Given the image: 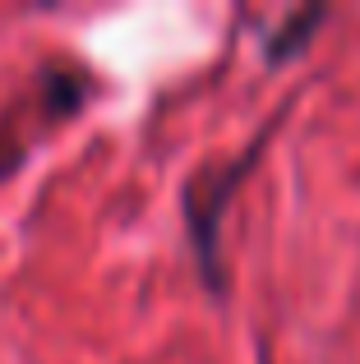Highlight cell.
Masks as SVG:
<instances>
[{
	"mask_svg": "<svg viewBox=\"0 0 360 364\" xmlns=\"http://www.w3.org/2000/svg\"><path fill=\"white\" fill-rule=\"evenodd\" d=\"M272 124L259 129V139L245 143L235 157L198 166L194 176L185 180V194H180V208H185V235H189V249H194V263H198V272H203V286L217 291V295L226 291V267H222V217H226V203L235 198L240 180L254 171V161L263 157V143H268Z\"/></svg>",
	"mask_w": 360,
	"mask_h": 364,
	"instance_id": "6da1fadb",
	"label": "cell"
},
{
	"mask_svg": "<svg viewBox=\"0 0 360 364\" xmlns=\"http://www.w3.org/2000/svg\"><path fill=\"white\" fill-rule=\"evenodd\" d=\"M324 18H328L324 5H300V9H291V14L268 33V42H263V60H268V65L296 60V55L314 42V33H319V23H324Z\"/></svg>",
	"mask_w": 360,
	"mask_h": 364,
	"instance_id": "7a4b0ae2",
	"label": "cell"
},
{
	"mask_svg": "<svg viewBox=\"0 0 360 364\" xmlns=\"http://www.w3.org/2000/svg\"><path fill=\"white\" fill-rule=\"evenodd\" d=\"M42 88H46V107H51L55 116L79 111V102H83V79H79V74L51 70V74H42Z\"/></svg>",
	"mask_w": 360,
	"mask_h": 364,
	"instance_id": "3957f363",
	"label": "cell"
}]
</instances>
